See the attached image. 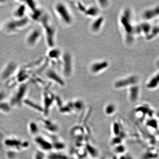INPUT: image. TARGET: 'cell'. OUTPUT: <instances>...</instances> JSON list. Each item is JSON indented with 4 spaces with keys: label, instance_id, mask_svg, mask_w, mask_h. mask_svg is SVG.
Returning a JSON list of instances; mask_svg holds the SVG:
<instances>
[{
    "label": "cell",
    "instance_id": "cell-1",
    "mask_svg": "<svg viewBox=\"0 0 159 159\" xmlns=\"http://www.w3.org/2000/svg\"><path fill=\"white\" fill-rule=\"evenodd\" d=\"M38 22L44 36L47 46L49 48H54L57 29L52 22L50 16L45 11Z\"/></svg>",
    "mask_w": 159,
    "mask_h": 159
},
{
    "label": "cell",
    "instance_id": "cell-2",
    "mask_svg": "<svg viewBox=\"0 0 159 159\" xmlns=\"http://www.w3.org/2000/svg\"><path fill=\"white\" fill-rule=\"evenodd\" d=\"M130 9L126 8L122 11L119 22L122 28L126 43L130 44L133 42L135 34V26L133 24L132 15Z\"/></svg>",
    "mask_w": 159,
    "mask_h": 159
},
{
    "label": "cell",
    "instance_id": "cell-3",
    "mask_svg": "<svg viewBox=\"0 0 159 159\" xmlns=\"http://www.w3.org/2000/svg\"><path fill=\"white\" fill-rule=\"evenodd\" d=\"M31 24V19L28 16L20 19L11 18L3 23L2 31L5 34L12 35L17 34L28 28Z\"/></svg>",
    "mask_w": 159,
    "mask_h": 159
},
{
    "label": "cell",
    "instance_id": "cell-4",
    "mask_svg": "<svg viewBox=\"0 0 159 159\" xmlns=\"http://www.w3.org/2000/svg\"><path fill=\"white\" fill-rule=\"evenodd\" d=\"M29 89L28 82L23 83L16 86L8 100L11 108H20L22 107L23 102L27 98Z\"/></svg>",
    "mask_w": 159,
    "mask_h": 159
},
{
    "label": "cell",
    "instance_id": "cell-5",
    "mask_svg": "<svg viewBox=\"0 0 159 159\" xmlns=\"http://www.w3.org/2000/svg\"><path fill=\"white\" fill-rule=\"evenodd\" d=\"M2 142L7 150L12 151L16 153L27 150L30 147V143L28 141L15 136L6 137L3 139Z\"/></svg>",
    "mask_w": 159,
    "mask_h": 159
},
{
    "label": "cell",
    "instance_id": "cell-6",
    "mask_svg": "<svg viewBox=\"0 0 159 159\" xmlns=\"http://www.w3.org/2000/svg\"><path fill=\"white\" fill-rule=\"evenodd\" d=\"M54 10L58 19L66 25L73 22V17L67 6L61 2H57L54 5Z\"/></svg>",
    "mask_w": 159,
    "mask_h": 159
},
{
    "label": "cell",
    "instance_id": "cell-7",
    "mask_svg": "<svg viewBox=\"0 0 159 159\" xmlns=\"http://www.w3.org/2000/svg\"><path fill=\"white\" fill-rule=\"evenodd\" d=\"M19 66L14 61H9L0 71V80L3 82H8L12 79L19 70Z\"/></svg>",
    "mask_w": 159,
    "mask_h": 159
},
{
    "label": "cell",
    "instance_id": "cell-8",
    "mask_svg": "<svg viewBox=\"0 0 159 159\" xmlns=\"http://www.w3.org/2000/svg\"><path fill=\"white\" fill-rule=\"evenodd\" d=\"M43 32L40 27L31 29L25 37V44L29 48H33L37 45L41 39Z\"/></svg>",
    "mask_w": 159,
    "mask_h": 159
},
{
    "label": "cell",
    "instance_id": "cell-9",
    "mask_svg": "<svg viewBox=\"0 0 159 159\" xmlns=\"http://www.w3.org/2000/svg\"><path fill=\"white\" fill-rule=\"evenodd\" d=\"M33 142L38 150L46 153L53 150V146L51 140L47 135L39 134L33 137Z\"/></svg>",
    "mask_w": 159,
    "mask_h": 159
},
{
    "label": "cell",
    "instance_id": "cell-10",
    "mask_svg": "<svg viewBox=\"0 0 159 159\" xmlns=\"http://www.w3.org/2000/svg\"><path fill=\"white\" fill-rule=\"evenodd\" d=\"M139 78L135 75H130L117 80L114 84V86L116 89L129 88L132 86L138 84Z\"/></svg>",
    "mask_w": 159,
    "mask_h": 159
},
{
    "label": "cell",
    "instance_id": "cell-11",
    "mask_svg": "<svg viewBox=\"0 0 159 159\" xmlns=\"http://www.w3.org/2000/svg\"><path fill=\"white\" fill-rule=\"evenodd\" d=\"M40 128L43 129V130L46 132L48 134L55 135L58 130L57 125L49 120L44 118H39L37 119V121Z\"/></svg>",
    "mask_w": 159,
    "mask_h": 159
},
{
    "label": "cell",
    "instance_id": "cell-12",
    "mask_svg": "<svg viewBox=\"0 0 159 159\" xmlns=\"http://www.w3.org/2000/svg\"><path fill=\"white\" fill-rule=\"evenodd\" d=\"M61 61L63 74L65 77H70L73 73V59L71 54L67 52L62 54Z\"/></svg>",
    "mask_w": 159,
    "mask_h": 159
},
{
    "label": "cell",
    "instance_id": "cell-13",
    "mask_svg": "<svg viewBox=\"0 0 159 159\" xmlns=\"http://www.w3.org/2000/svg\"><path fill=\"white\" fill-rule=\"evenodd\" d=\"M43 98V104L42 106L43 110V115L44 116H47L48 115L50 108L53 105L56 98L54 94L47 91L44 92Z\"/></svg>",
    "mask_w": 159,
    "mask_h": 159
},
{
    "label": "cell",
    "instance_id": "cell-14",
    "mask_svg": "<svg viewBox=\"0 0 159 159\" xmlns=\"http://www.w3.org/2000/svg\"><path fill=\"white\" fill-rule=\"evenodd\" d=\"M135 113L139 119H150L153 117L154 114L152 108L146 104H141L137 107L135 109Z\"/></svg>",
    "mask_w": 159,
    "mask_h": 159
},
{
    "label": "cell",
    "instance_id": "cell-15",
    "mask_svg": "<svg viewBox=\"0 0 159 159\" xmlns=\"http://www.w3.org/2000/svg\"><path fill=\"white\" fill-rule=\"evenodd\" d=\"M109 66V63L107 61L101 60L91 64L89 67V70L92 74L97 75L105 71Z\"/></svg>",
    "mask_w": 159,
    "mask_h": 159
},
{
    "label": "cell",
    "instance_id": "cell-16",
    "mask_svg": "<svg viewBox=\"0 0 159 159\" xmlns=\"http://www.w3.org/2000/svg\"><path fill=\"white\" fill-rule=\"evenodd\" d=\"M46 77L52 82L60 86H64L65 84L64 80L61 77L57 71L53 69H49L47 70L46 73Z\"/></svg>",
    "mask_w": 159,
    "mask_h": 159
},
{
    "label": "cell",
    "instance_id": "cell-17",
    "mask_svg": "<svg viewBox=\"0 0 159 159\" xmlns=\"http://www.w3.org/2000/svg\"><path fill=\"white\" fill-rule=\"evenodd\" d=\"M27 10V7L24 2H20V3L12 11V18L20 19L26 17L27 16L26 15Z\"/></svg>",
    "mask_w": 159,
    "mask_h": 159
},
{
    "label": "cell",
    "instance_id": "cell-18",
    "mask_svg": "<svg viewBox=\"0 0 159 159\" xmlns=\"http://www.w3.org/2000/svg\"><path fill=\"white\" fill-rule=\"evenodd\" d=\"M152 26L148 22L144 21L135 26V34L137 35H144L145 37L150 33Z\"/></svg>",
    "mask_w": 159,
    "mask_h": 159
},
{
    "label": "cell",
    "instance_id": "cell-19",
    "mask_svg": "<svg viewBox=\"0 0 159 159\" xmlns=\"http://www.w3.org/2000/svg\"><path fill=\"white\" fill-rule=\"evenodd\" d=\"M159 16V6H157L143 11L142 15V18L145 22L156 18Z\"/></svg>",
    "mask_w": 159,
    "mask_h": 159
},
{
    "label": "cell",
    "instance_id": "cell-20",
    "mask_svg": "<svg viewBox=\"0 0 159 159\" xmlns=\"http://www.w3.org/2000/svg\"><path fill=\"white\" fill-rule=\"evenodd\" d=\"M140 88L138 84L132 86L128 88V97L131 102L138 101L140 95Z\"/></svg>",
    "mask_w": 159,
    "mask_h": 159
},
{
    "label": "cell",
    "instance_id": "cell-21",
    "mask_svg": "<svg viewBox=\"0 0 159 159\" xmlns=\"http://www.w3.org/2000/svg\"><path fill=\"white\" fill-rule=\"evenodd\" d=\"M104 23V18L99 16L98 17L94 18V20L91 23L90 29L93 33H97L102 29Z\"/></svg>",
    "mask_w": 159,
    "mask_h": 159
},
{
    "label": "cell",
    "instance_id": "cell-22",
    "mask_svg": "<svg viewBox=\"0 0 159 159\" xmlns=\"http://www.w3.org/2000/svg\"><path fill=\"white\" fill-rule=\"evenodd\" d=\"M23 106H25L28 108L34 111L39 114L43 113V110L42 106L38 104L36 102H34L30 99L26 98L23 102Z\"/></svg>",
    "mask_w": 159,
    "mask_h": 159
},
{
    "label": "cell",
    "instance_id": "cell-23",
    "mask_svg": "<svg viewBox=\"0 0 159 159\" xmlns=\"http://www.w3.org/2000/svg\"><path fill=\"white\" fill-rule=\"evenodd\" d=\"M159 87V72L151 77L146 84V88L151 90L156 89Z\"/></svg>",
    "mask_w": 159,
    "mask_h": 159
},
{
    "label": "cell",
    "instance_id": "cell-24",
    "mask_svg": "<svg viewBox=\"0 0 159 159\" xmlns=\"http://www.w3.org/2000/svg\"><path fill=\"white\" fill-rule=\"evenodd\" d=\"M62 54L61 51L59 49L55 47L49 48L47 53V56L51 60L58 61L61 59Z\"/></svg>",
    "mask_w": 159,
    "mask_h": 159
},
{
    "label": "cell",
    "instance_id": "cell-25",
    "mask_svg": "<svg viewBox=\"0 0 159 159\" xmlns=\"http://www.w3.org/2000/svg\"><path fill=\"white\" fill-rule=\"evenodd\" d=\"M27 128L29 134L32 138L39 134L40 127L37 122L30 121L28 124Z\"/></svg>",
    "mask_w": 159,
    "mask_h": 159
},
{
    "label": "cell",
    "instance_id": "cell-26",
    "mask_svg": "<svg viewBox=\"0 0 159 159\" xmlns=\"http://www.w3.org/2000/svg\"><path fill=\"white\" fill-rule=\"evenodd\" d=\"M84 13L88 17L95 18L99 16L100 11H99V7L95 6H89L88 8H86L85 11Z\"/></svg>",
    "mask_w": 159,
    "mask_h": 159
},
{
    "label": "cell",
    "instance_id": "cell-27",
    "mask_svg": "<svg viewBox=\"0 0 159 159\" xmlns=\"http://www.w3.org/2000/svg\"><path fill=\"white\" fill-rule=\"evenodd\" d=\"M11 109L8 101L5 100L0 102V113L8 115L11 112Z\"/></svg>",
    "mask_w": 159,
    "mask_h": 159
},
{
    "label": "cell",
    "instance_id": "cell-28",
    "mask_svg": "<svg viewBox=\"0 0 159 159\" xmlns=\"http://www.w3.org/2000/svg\"><path fill=\"white\" fill-rule=\"evenodd\" d=\"M159 155V151L157 149L152 148V149L148 150L144 153L143 155V159H154L158 158Z\"/></svg>",
    "mask_w": 159,
    "mask_h": 159
},
{
    "label": "cell",
    "instance_id": "cell-29",
    "mask_svg": "<svg viewBox=\"0 0 159 159\" xmlns=\"http://www.w3.org/2000/svg\"><path fill=\"white\" fill-rule=\"evenodd\" d=\"M46 159H68L67 157L59 152L52 151L49 152L48 155L46 157Z\"/></svg>",
    "mask_w": 159,
    "mask_h": 159
},
{
    "label": "cell",
    "instance_id": "cell-30",
    "mask_svg": "<svg viewBox=\"0 0 159 159\" xmlns=\"http://www.w3.org/2000/svg\"><path fill=\"white\" fill-rule=\"evenodd\" d=\"M159 35V25H156L155 26H152L150 33L148 34V36L146 38V39L148 40H151Z\"/></svg>",
    "mask_w": 159,
    "mask_h": 159
},
{
    "label": "cell",
    "instance_id": "cell-31",
    "mask_svg": "<svg viewBox=\"0 0 159 159\" xmlns=\"http://www.w3.org/2000/svg\"><path fill=\"white\" fill-rule=\"evenodd\" d=\"M116 111V106L112 103H108L104 108V112L107 116H110L113 115Z\"/></svg>",
    "mask_w": 159,
    "mask_h": 159
},
{
    "label": "cell",
    "instance_id": "cell-32",
    "mask_svg": "<svg viewBox=\"0 0 159 159\" xmlns=\"http://www.w3.org/2000/svg\"><path fill=\"white\" fill-rule=\"evenodd\" d=\"M46 153L37 149L33 153L32 159H46Z\"/></svg>",
    "mask_w": 159,
    "mask_h": 159
},
{
    "label": "cell",
    "instance_id": "cell-33",
    "mask_svg": "<svg viewBox=\"0 0 159 159\" xmlns=\"http://www.w3.org/2000/svg\"><path fill=\"white\" fill-rule=\"evenodd\" d=\"M71 108H74L76 110H80L82 109L83 107V103L81 100L80 99L75 100L74 102H71Z\"/></svg>",
    "mask_w": 159,
    "mask_h": 159
},
{
    "label": "cell",
    "instance_id": "cell-34",
    "mask_svg": "<svg viewBox=\"0 0 159 159\" xmlns=\"http://www.w3.org/2000/svg\"><path fill=\"white\" fill-rule=\"evenodd\" d=\"M120 126L117 122H115L113 124L112 126V133L113 135H114V136L118 137L120 134Z\"/></svg>",
    "mask_w": 159,
    "mask_h": 159
},
{
    "label": "cell",
    "instance_id": "cell-35",
    "mask_svg": "<svg viewBox=\"0 0 159 159\" xmlns=\"http://www.w3.org/2000/svg\"><path fill=\"white\" fill-rule=\"evenodd\" d=\"M125 150V148L124 145L122 144L115 146V152L116 153L122 154L124 153Z\"/></svg>",
    "mask_w": 159,
    "mask_h": 159
},
{
    "label": "cell",
    "instance_id": "cell-36",
    "mask_svg": "<svg viewBox=\"0 0 159 159\" xmlns=\"http://www.w3.org/2000/svg\"><path fill=\"white\" fill-rule=\"evenodd\" d=\"M16 152L12 151L7 150L6 153V156L7 159H14L16 157Z\"/></svg>",
    "mask_w": 159,
    "mask_h": 159
},
{
    "label": "cell",
    "instance_id": "cell-37",
    "mask_svg": "<svg viewBox=\"0 0 159 159\" xmlns=\"http://www.w3.org/2000/svg\"><path fill=\"white\" fill-rule=\"evenodd\" d=\"M3 25V23L2 22V21H1V20H0V31H1V30H2Z\"/></svg>",
    "mask_w": 159,
    "mask_h": 159
},
{
    "label": "cell",
    "instance_id": "cell-38",
    "mask_svg": "<svg viewBox=\"0 0 159 159\" xmlns=\"http://www.w3.org/2000/svg\"><path fill=\"white\" fill-rule=\"evenodd\" d=\"M6 2L5 1H0V6H1V5H4V4H6Z\"/></svg>",
    "mask_w": 159,
    "mask_h": 159
}]
</instances>
